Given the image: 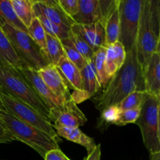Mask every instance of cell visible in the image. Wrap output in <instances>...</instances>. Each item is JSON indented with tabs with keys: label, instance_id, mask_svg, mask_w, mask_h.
Returning a JSON list of instances; mask_svg holds the SVG:
<instances>
[{
	"label": "cell",
	"instance_id": "d6986e66",
	"mask_svg": "<svg viewBox=\"0 0 160 160\" xmlns=\"http://www.w3.org/2000/svg\"><path fill=\"white\" fill-rule=\"evenodd\" d=\"M56 67L59 69L62 74L63 75L70 88L73 90H83L81 70L74 64L72 63L66 56H63L59 60Z\"/></svg>",
	"mask_w": 160,
	"mask_h": 160
},
{
	"label": "cell",
	"instance_id": "277c9868",
	"mask_svg": "<svg viewBox=\"0 0 160 160\" xmlns=\"http://www.w3.org/2000/svg\"><path fill=\"white\" fill-rule=\"evenodd\" d=\"M0 92L20 100L49 119L50 108L18 71L0 66Z\"/></svg>",
	"mask_w": 160,
	"mask_h": 160
},
{
	"label": "cell",
	"instance_id": "cb8c5ba5",
	"mask_svg": "<svg viewBox=\"0 0 160 160\" xmlns=\"http://www.w3.org/2000/svg\"><path fill=\"white\" fill-rule=\"evenodd\" d=\"M33 2L34 0H11L16 14L27 29L34 18Z\"/></svg>",
	"mask_w": 160,
	"mask_h": 160
},
{
	"label": "cell",
	"instance_id": "1f68e13d",
	"mask_svg": "<svg viewBox=\"0 0 160 160\" xmlns=\"http://www.w3.org/2000/svg\"><path fill=\"white\" fill-rule=\"evenodd\" d=\"M141 108L142 107L121 111L116 125L117 126H125L128 123H135L140 116Z\"/></svg>",
	"mask_w": 160,
	"mask_h": 160
},
{
	"label": "cell",
	"instance_id": "484cf974",
	"mask_svg": "<svg viewBox=\"0 0 160 160\" xmlns=\"http://www.w3.org/2000/svg\"><path fill=\"white\" fill-rule=\"evenodd\" d=\"M107 47H101L95 52L94 63L98 75V81L102 88L104 89L107 86L110 79L108 78L106 71V57Z\"/></svg>",
	"mask_w": 160,
	"mask_h": 160
},
{
	"label": "cell",
	"instance_id": "ffe728a7",
	"mask_svg": "<svg viewBox=\"0 0 160 160\" xmlns=\"http://www.w3.org/2000/svg\"><path fill=\"white\" fill-rule=\"evenodd\" d=\"M81 74L82 78L83 90L91 97L96 95L102 88L98 81L94 59L92 62H86L84 68L81 70Z\"/></svg>",
	"mask_w": 160,
	"mask_h": 160
},
{
	"label": "cell",
	"instance_id": "8d00e7d4",
	"mask_svg": "<svg viewBox=\"0 0 160 160\" xmlns=\"http://www.w3.org/2000/svg\"><path fill=\"white\" fill-rule=\"evenodd\" d=\"M84 160H101V145H97L96 147L88 154Z\"/></svg>",
	"mask_w": 160,
	"mask_h": 160
},
{
	"label": "cell",
	"instance_id": "8992f818",
	"mask_svg": "<svg viewBox=\"0 0 160 160\" xmlns=\"http://www.w3.org/2000/svg\"><path fill=\"white\" fill-rule=\"evenodd\" d=\"M143 0H120V37L126 52L135 45Z\"/></svg>",
	"mask_w": 160,
	"mask_h": 160
},
{
	"label": "cell",
	"instance_id": "6da1fadb",
	"mask_svg": "<svg viewBox=\"0 0 160 160\" xmlns=\"http://www.w3.org/2000/svg\"><path fill=\"white\" fill-rule=\"evenodd\" d=\"M134 92H146L144 70L138 59L135 45L127 52L124 63L111 78L103 92L95 97V108L102 112L109 106H117Z\"/></svg>",
	"mask_w": 160,
	"mask_h": 160
},
{
	"label": "cell",
	"instance_id": "f35d334b",
	"mask_svg": "<svg viewBox=\"0 0 160 160\" xmlns=\"http://www.w3.org/2000/svg\"><path fill=\"white\" fill-rule=\"evenodd\" d=\"M158 139L160 143V105L158 109Z\"/></svg>",
	"mask_w": 160,
	"mask_h": 160
},
{
	"label": "cell",
	"instance_id": "7bdbcfd3",
	"mask_svg": "<svg viewBox=\"0 0 160 160\" xmlns=\"http://www.w3.org/2000/svg\"><path fill=\"white\" fill-rule=\"evenodd\" d=\"M157 98H158V101H159V105H160V91H159V94H158V95H157Z\"/></svg>",
	"mask_w": 160,
	"mask_h": 160
},
{
	"label": "cell",
	"instance_id": "4dcf8cb0",
	"mask_svg": "<svg viewBox=\"0 0 160 160\" xmlns=\"http://www.w3.org/2000/svg\"><path fill=\"white\" fill-rule=\"evenodd\" d=\"M120 112L121 111L119 109L118 106H112L106 108L101 112V117H100L98 126H99V128L103 127L105 128L106 125H116L119 119Z\"/></svg>",
	"mask_w": 160,
	"mask_h": 160
},
{
	"label": "cell",
	"instance_id": "7a4b0ae2",
	"mask_svg": "<svg viewBox=\"0 0 160 160\" xmlns=\"http://www.w3.org/2000/svg\"><path fill=\"white\" fill-rule=\"evenodd\" d=\"M159 34V0H143L135 46L144 71L151 56L156 51Z\"/></svg>",
	"mask_w": 160,
	"mask_h": 160
},
{
	"label": "cell",
	"instance_id": "d4e9b609",
	"mask_svg": "<svg viewBox=\"0 0 160 160\" xmlns=\"http://www.w3.org/2000/svg\"><path fill=\"white\" fill-rule=\"evenodd\" d=\"M105 32H106V46L112 45L119 42L120 37V14L119 6L112 12L105 23Z\"/></svg>",
	"mask_w": 160,
	"mask_h": 160
},
{
	"label": "cell",
	"instance_id": "4fadbf2b",
	"mask_svg": "<svg viewBox=\"0 0 160 160\" xmlns=\"http://www.w3.org/2000/svg\"><path fill=\"white\" fill-rule=\"evenodd\" d=\"M34 5L47 19L62 28L70 30L75 23L73 19L62 10L56 0H34Z\"/></svg>",
	"mask_w": 160,
	"mask_h": 160
},
{
	"label": "cell",
	"instance_id": "836d02e7",
	"mask_svg": "<svg viewBox=\"0 0 160 160\" xmlns=\"http://www.w3.org/2000/svg\"><path fill=\"white\" fill-rule=\"evenodd\" d=\"M45 160H70L60 150V148H56V149H52L51 151L48 152L45 154Z\"/></svg>",
	"mask_w": 160,
	"mask_h": 160
},
{
	"label": "cell",
	"instance_id": "9a60e30c",
	"mask_svg": "<svg viewBox=\"0 0 160 160\" xmlns=\"http://www.w3.org/2000/svg\"><path fill=\"white\" fill-rule=\"evenodd\" d=\"M0 66L14 70L29 67L19 58L7 36L0 27Z\"/></svg>",
	"mask_w": 160,
	"mask_h": 160
},
{
	"label": "cell",
	"instance_id": "74e56055",
	"mask_svg": "<svg viewBox=\"0 0 160 160\" xmlns=\"http://www.w3.org/2000/svg\"><path fill=\"white\" fill-rule=\"evenodd\" d=\"M149 160H160V151L157 152L151 153Z\"/></svg>",
	"mask_w": 160,
	"mask_h": 160
},
{
	"label": "cell",
	"instance_id": "5b68a950",
	"mask_svg": "<svg viewBox=\"0 0 160 160\" xmlns=\"http://www.w3.org/2000/svg\"><path fill=\"white\" fill-rule=\"evenodd\" d=\"M0 27L10 42L16 53L27 65L38 70L48 66L40 47L26 32L8 23H0Z\"/></svg>",
	"mask_w": 160,
	"mask_h": 160
},
{
	"label": "cell",
	"instance_id": "60d3db41",
	"mask_svg": "<svg viewBox=\"0 0 160 160\" xmlns=\"http://www.w3.org/2000/svg\"><path fill=\"white\" fill-rule=\"evenodd\" d=\"M158 52H160V34H159V42H158L157 48H156V51Z\"/></svg>",
	"mask_w": 160,
	"mask_h": 160
},
{
	"label": "cell",
	"instance_id": "e575fe53",
	"mask_svg": "<svg viewBox=\"0 0 160 160\" xmlns=\"http://www.w3.org/2000/svg\"><path fill=\"white\" fill-rule=\"evenodd\" d=\"M13 141H15L14 138L6 129L4 123L0 120V144L8 143Z\"/></svg>",
	"mask_w": 160,
	"mask_h": 160
},
{
	"label": "cell",
	"instance_id": "603a6c76",
	"mask_svg": "<svg viewBox=\"0 0 160 160\" xmlns=\"http://www.w3.org/2000/svg\"><path fill=\"white\" fill-rule=\"evenodd\" d=\"M33 11H34V17L38 19L39 21L41 22V23H42V27L45 29L46 34L56 37L60 41L65 40V39H67L68 38L70 30H67L66 28H62V27L56 24L53 22H52L51 20L47 19L39 11V9L34 6V2H33Z\"/></svg>",
	"mask_w": 160,
	"mask_h": 160
},
{
	"label": "cell",
	"instance_id": "7402d4cb",
	"mask_svg": "<svg viewBox=\"0 0 160 160\" xmlns=\"http://www.w3.org/2000/svg\"><path fill=\"white\" fill-rule=\"evenodd\" d=\"M0 23H8L10 26L28 33V29L16 14L11 0H0Z\"/></svg>",
	"mask_w": 160,
	"mask_h": 160
},
{
	"label": "cell",
	"instance_id": "ac0fdd59",
	"mask_svg": "<svg viewBox=\"0 0 160 160\" xmlns=\"http://www.w3.org/2000/svg\"><path fill=\"white\" fill-rule=\"evenodd\" d=\"M54 129L57 135L84 147L88 151V154L96 147L97 145H95L94 139L84 134L79 128H54Z\"/></svg>",
	"mask_w": 160,
	"mask_h": 160
},
{
	"label": "cell",
	"instance_id": "44dd1931",
	"mask_svg": "<svg viewBox=\"0 0 160 160\" xmlns=\"http://www.w3.org/2000/svg\"><path fill=\"white\" fill-rule=\"evenodd\" d=\"M42 54L48 65L57 66L59 60L65 56L61 41L56 37L46 34V47L42 51Z\"/></svg>",
	"mask_w": 160,
	"mask_h": 160
},
{
	"label": "cell",
	"instance_id": "ab89813d",
	"mask_svg": "<svg viewBox=\"0 0 160 160\" xmlns=\"http://www.w3.org/2000/svg\"><path fill=\"white\" fill-rule=\"evenodd\" d=\"M0 110H4V111H6V109H5L4 106H3L2 101V99H1V97H0Z\"/></svg>",
	"mask_w": 160,
	"mask_h": 160
},
{
	"label": "cell",
	"instance_id": "5bb4252c",
	"mask_svg": "<svg viewBox=\"0 0 160 160\" xmlns=\"http://www.w3.org/2000/svg\"><path fill=\"white\" fill-rule=\"evenodd\" d=\"M78 12L73 17L75 23L93 24L101 21L99 0H78Z\"/></svg>",
	"mask_w": 160,
	"mask_h": 160
},
{
	"label": "cell",
	"instance_id": "2e32d148",
	"mask_svg": "<svg viewBox=\"0 0 160 160\" xmlns=\"http://www.w3.org/2000/svg\"><path fill=\"white\" fill-rule=\"evenodd\" d=\"M144 77L146 92L157 96L160 91V52L152 53L144 71Z\"/></svg>",
	"mask_w": 160,
	"mask_h": 160
},
{
	"label": "cell",
	"instance_id": "f1b7e54d",
	"mask_svg": "<svg viewBox=\"0 0 160 160\" xmlns=\"http://www.w3.org/2000/svg\"><path fill=\"white\" fill-rule=\"evenodd\" d=\"M149 93H148L147 92H134L128 95L117 106L120 111L140 108L142 107Z\"/></svg>",
	"mask_w": 160,
	"mask_h": 160
},
{
	"label": "cell",
	"instance_id": "e0dca14e",
	"mask_svg": "<svg viewBox=\"0 0 160 160\" xmlns=\"http://www.w3.org/2000/svg\"><path fill=\"white\" fill-rule=\"evenodd\" d=\"M126 51L120 42H117L107 47L106 71L109 79H111V78L121 68L126 60Z\"/></svg>",
	"mask_w": 160,
	"mask_h": 160
},
{
	"label": "cell",
	"instance_id": "52a82bcc",
	"mask_svg": "<svg viewBox=\"0 0 160 160\" xmlns=\"http://www.w3.org/2000/svg\"><path fill=\"white\" fill-rule=\"evenodd\" d=\"M159 102L157 96L149 94L141 108V113L135 122L142 132L145 148L151 153L160 151L158 139V109Z\"/></svg>",
	"mask_w": 160,
	"mask_h": 160
},
{
	"label": "cell",
	"instance_id": "d6a6232c",
	"mask_svg": "<svg viewBox=\"0 0 160 160\" xmlns=\"http://www.w3.org/2000/svg\"><path fill=\"white\" fill-rule=\"evenodd\" d=\"M56 2L70 18H73L78 12V0H56Z\"/></svg>",
	"mask_w": 160,
	"mask_h": 160
},
{
	"label": "cell",
	"instance_id": "f546056e",
	"mask_svg": "<svg viewBox=\"0 0 160 160\" xmlns=\"http://www.w3.org/2000/svg\"><path fill=\"white\" fill-rule=\"evenodd\" d=\"M62 45V48H63L64 54L65 56L72 62L80 70H82L86 64L85 59L83 58V56L72 46L68 42V40L65 39V40L61 41Z\"/></svg>",
	"mask_w": 160,
	"mask_h": 160
},
{
	"label": "cell",
	"instance_id": "7c38bea8",
	"mask_svg": "<svg viewBox=\"0 0 160 160\" xmlns=\"http://www.w3.org/2000/svg\"><path fill=\"white\" fill-rule=\"evenodd\" d=\"M70 31L83 39L95 52L101 47H107L105 28L102 23L88 25L74 23L72 25Z\"/></svg>",
	"mask_w": 160,
	"mask_h": 160
},
{
	"label": "cell",
	"instance_id": "d590c367",
	"mask_svg": "<svg viewBox=\"0 0 160 160\" xmlns=\"http://www.w3.org/2000/svg\"><path fill=\"white\" fill-rule=\"evenodd\" d=\"M90 98H92V97L84 90H73V92L71 94V99L76 104L83 102L84 101Z\"/></svg>",
	"mask_w": 160,
	"mask_h": 160
},
{
	"label": "cell",
	"instance_id": "3957f363",
	"mask_svg": "<svg viewBox=\"0 0 160 160\" xmlns=\"http://www.w3.org/2000/svg\"><path fill=\"white\" fill-rule=\"evenodd\" d=\"M0 120L4 123L15 141H20L28 145L42 157H45V154L51 150L59 148V138L51 137L38 128L21 121L6 111L0 110Z\"/></svg>",
	"mask_w": 160,
	"mask_h": 160
},
{
	"label": "cell",
	"instance_id": "83f0119b",
	"mask_svg": "<svg viewBox=\"0 0 160 160\" xmlns=\"http://www.w3.org/2000/svg\"><path fill=\"white\" fill-rule=\"evenodd\" d=\"M28 34L32 38V40L40 47L42 51L45 50L46 47V32L41 22L35 17L33 19L29 28H28Z\"/></svg>",
	"mask_w": 160,
	"mask_h": 160
},
{
	"label": "cell",
	"instance_id": "30bf717a",
	"mask_svg": "<svg viewBox=\"0 0 160 160\" xmlns=\"http://www.w3.org/2000/svg\"><path fill=\"white\" fill-rule=\"evenodd\" d=\"M37 72L62 104L71 99L70 85L56 66L48 65Z\"/></svg>",
	"mask_w": 160,
	"mask_h": 160
},
{
	"label": "cell",
	"instance_id": "9c48e42d",
	"mask_svg": "<svg viewBox=\"0 0 160 160\" xmlns=\"http://www.w3.org/2000/svg\"><path fill=\"white\" fill-rule=\"evenodd\" d=\"M48 121L54 128H77L87 122L82 111L72 99L50 109Z\"/></svg>",
	"mask_w": 160,
	"mask_h": 160
},
{
	"label": "cell",
	"instance_id": "4316f807",
	"mask_svg": "<svg viewBox=\"0 0 160 160\" xmlns=\"http://www.w3.org/2000/svg\"><path fill=\"white\" fill-rule=\"evenodd\" d=\"M67 40L70 42V45L83 56L86 62L93 61L95 51L79 36H78L76 34L70 31L68 38H67Z\"/></svg>",
	"mask_w": 160,
	"mask_h": 160
},
{
	"label": "cell",
	"instance_id": "ba28073f",
	"mask_svg": "<svg viewBox=\"0 0 160 160\" xmlns=\"http://www.w3.org/2000/svg\"><path fill=\"white\" fill-rule=\"evenodd\" d=\"M0 97L6 112L12 114L21 121L43 131L51 137L58 138L52 124L35 109L20 100L12 98L0 92Z\"/></svg>",
	"mask_w": 160,
	"mask_h": 160
},
{
	"label": "cell",
	"instance_id": "b9f144b4",
	"mask_svg": "<svg viewBox=\"0 0 160 160\" xmlns=\"http://www.w3.org/2000/svg\"><path fill=\"white\" fill-rule=\"evenodd\" d=\"M159 25H160V0H159Z\"/></svg>",
	"mask_w": 160,
	"mask_h": 160
},
{
	"label": "cell",
	"instance_id": "8fae6325",
	"mask_svg": "<svg viewBox=\"0 0 160 160\" xmlns=\"http://www.w3.org/2000/svg\"><path fill=\"white\" fill-rule=\"evenodd\" d=\"M17 71H18L19 73L27 80L30 85L35 91L36 93L43 99V101L48 105L50 109L62 104L48 88V86L45 84L35 69L31 67H26L17 70Z\"/></svg>",
	"mask_w": 160,
	"mask_h": 160
}]
</instances>
